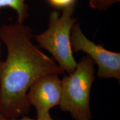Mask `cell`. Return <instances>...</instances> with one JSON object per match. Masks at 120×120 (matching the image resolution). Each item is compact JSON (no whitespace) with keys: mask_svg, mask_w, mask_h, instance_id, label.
<instances>
[{"mask_svg":"<svg viewBox=\"0 0 120 120\" xmlns=\"http://www.w3.org/2000/svg\"><path fill=\"white\" fill-rule=\"evenodd\" d=\"M32 28L24 23L0 26V41L7 49L0 64V115L7 119L27 116L31 106L27 93L36 81L64 72L53 58L32 42Z\"/></svg>","mask_w":120,"mask_h":120,"instance_id":"obj_1","label":"cell"},{"mask_svg":"<svg viewBox=\"0 0 120 120\" xmlns=\"http://www.w3.org/2000/svg\"><path fill=\"white\" fill-rule=\"evenodd\" d=\"M9 7L17 13V22L24 23L29 16V8L26 0H0V8Z\"/></svg>","mask_w":120,"mask_h":120,"instance_id":"obj_6","label":"cell"},{"mask_svg":"<svg viewBox=\"0 0 120 120\" xmlns=\"http://www.w3.org/2000/svg\"><path fill=\"white\" fill-rule=\"evenodd\" d=\"M75 5L62 10V13L53 10L49 14L47 29L41 34L34 35L39 47L51 54L64 72L72 73L77 62L73 56L71 42V33L77 19L74 17Z\"/></svg>","mask_w":120,"mask_h":120,"instance_id":"obj_3","label":"cell"},{"mask_svg":"<svg viewBox=\"0 0 120 120\" xmlns=\"http://www.w3.org/2000/svg\"><path fill=\"white\" fill-rule=\"evenodd\" d=\"M60 75H48L36 81L27 93L30 106H34L37 113V120H53L49 111L58 106L61 98V79Z\"/></svg>","mask_w":120,"mask_h":120,"instance_id":"obj_5","label":"cell"},{"mask_svg":"<svg viewBox=\"0 0 120 120\" xmlns=\"http://www.w3.org/2000/svg\"><path fill=\"white\" fill-rule=\"evenodd\" d=\"M2 43L0 41V64L2 61Z\"/></svg>","mask_w":120,"mask_h":120,"instance_id":"obj_10","label":"cell"},{"mask_svg":"<svg viewBox=\"0 0 120 120\" xmlns=\"http://www.w3.org/2000/svg\"><path fill=\"white\" fill-rule=\"evenodd\" d=\"M120 1V0H89V5L94 10L100 11H106Z\"/></svg>","mask_w":120,"mask_h":120,"instance_id":"obj_7","label":"cell"},{"mask_svg":"<svg viewBox=\"0 0 120 120\" xmlns=\"http://www.w3.org/2000/svg\"><path fill=\"white\" fill-rule=\"evenodd\" d=\"M71 42L73 53L82 51L92 58L97 66V75L105 79H115L120 82V53L108 50L96 44L83 34L80 25L75 24L71 30Z\"/></svg>","mask_w":120,"mask_h":120,"instance_id":"obj_4","label":"cell"},{"mask_svg":"<svg viewBox=\"0 0 120 120\" xmlns=\"http://www.w3.org/2000/svg\"><path fill=\"white\" fill-rule=\"evenodd\" d=\"M94 63L88 55L77 62L72 73L61 79V98L59 106L74 120H92L90 94L95 80Z\"/></svg>","mask_w":120,"mask_h":120,"instance_id":"obj_2","label":"cell"},{"mask_svg":"<svg viewBox=\"0 0 120 120\" xmlns=\"http://www.w3.org/2000/svg\"><path fill=\"white\" fill-rule=\"evenodd\" d=\"M51 6L57 9H63L75 5L77 0H47Z\"/></svg>","mask_w":120,"mask_h":120,"instance_id":"obj_8","label":"cell"},{"mask_svg":"<svg viewBox=\"0 0 120 120\" xmlns=\"http://www.w3.org/2000/svg\"><path fill=\"white\" fill-rule=\"evenodd\" d=\"M0 120H35V119H32V118H31L30 117H28L26 116H22L21 117L17 118V119H7V118H5L4 117H3L2 116H1L0 115Z\"/></svg>","mask_w":120,"mask_h":120,"instance_id":"obj_9","label":"cell"}]
</instances>
